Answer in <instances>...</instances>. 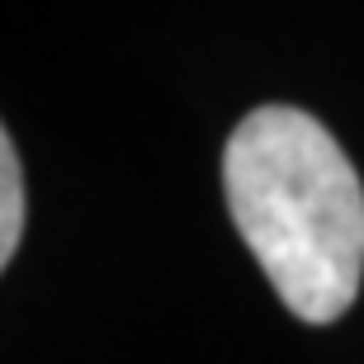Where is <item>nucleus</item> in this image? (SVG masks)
Wrapping results in <instances>:
<instances>
[{
  "instance_id": "f257e3e1",
  "label": "nucleus",
  "mask_w": 364,
  "mask_h": 364,
  "mask_svg": "<svg viewBox=\"0 0 364 364\" xmlns=\"http://www.w3.org/2000/svg\"><path fill=\"white\" fill-rule=\"evenodd\" d=\"M228 213L298 322L346 317L364 284V185L322 123L260 105L223 147Z\"/></svg>"
},
{
  "instance_id": "f03ea898",
  "label": "nucleus",
  "mask_w": 364,
  "mask_h": 364,
  "mask_svg": "<svg viewBox=\"0 0 364 364\" xmlns=\"http://www.w3.org/2000/svg\"><path fill=\"white\" fill-rule=\"evenodd\" d=\"M24 237V176L10 133L0 137V265H10Z\"/></svg>"
}]
</instances>
